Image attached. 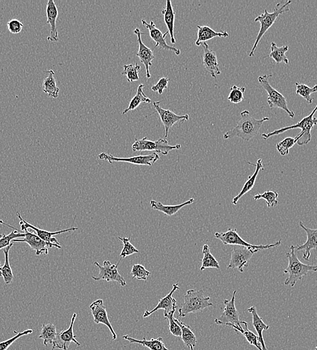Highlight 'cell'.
I'll return each mask as SVG.
<instances>
[{
    "instance_id": "1",
    "label": "cell",
    "mask_w": 317,
    "mask_h": 350,
    "mask_svg": "<svg viewBox=\"0 0 317 350\" xmlns=\"http://www.w3.org/2000/svg\"><path fill=\"white\" fill-rule=\"evenodd\" d=\"M269 120L268 117L257 119L251 116L249 111L244 110L240 113V119L235 127L224 133L223 139L238 137L242 140L248 141L259 132L262 123Z\"/></svg>"
},
{
    "instance_id": "2",
    "label": "cell",
    "mask_w": 317,
    "mask_h": 350,
    "mask_svg": "<svg viewBox=\"0 0 317 350\" xmlns=\"http://www.w3.org/2000/svg\"><path fill=\"white\" fill-rule=\"evenodd\" d=\"M316 111L317 105L310 115L303 118L302 120L299 121V122L296 123V124L276 129V130L272 131V132L270 133H262V137L264 140H266V139L269 138L270 137L274 136V135H279L281 134V133L286 132L287 131L291 130V129L298 128L302 129V131H301L300 133L295 137V139H296L297 141L296 143H298V145H301V146H302V145L308 144L311 140V137H312V135H311V130H312L313 127L317 124V118L314 117L315 113H316Z\"/></svg>"
},
{
    "instance_id": "3",
    "label": "cell",
    "mask_w": 317,
    "mask_h": 350,
    "mask_svg": "<svg viewBox=\"0 0 317 350\" xmlns=\"http://www.w3.org/2000/svg\"><path fill=\"white\" fill-rule=\"evenodd\" d=\"M291 252L287 253L286 257L288 259V268L284 270L285 274H288V277L285 280L286 286L294 287L297 282L302 280L303 277L306 276L309 272H317L316 266L306 265L298 260L295 252V246H290Z\"/></svg>"
},
{
    "instance_id": "4",
    "label": "cell",
    "mask_w": 317,
    "mask_h": 350,
    "mask_svg": "<svg viewBox=\"0 0 317 350\" xmlns=\"http://www.w3.org/2000/svg\"><path fill=\"white\" fill-rule=\"evenodd\" d=\"M291 3H292V1H290V0L285 2V3L283 4H282V2H279V3L277 4L276 8H275L274 11L272 13H270V12L267 11V10L265 9L264 10V13L258 16L257 17L254 19V21L259 22L260 24V28L258 35L256 36L255 42H254L253 46H252L251 51H250L249 53H248V56H254V52H255L258 42L261 40L262 36H263L266 31L271 27L273 24L276 21L277 18L279 17V16L290 10L289 6L290 5Z\"/></svg>"
},
{
    "instance_id": "5",
    "label": "cell",
    "mask_w": 317,
    "mask_h": 350,
    "mask_svg": "<svg viewBox=\"0 0 317 350\" xmlns=\"http://www.w3.org/2000/svg\"><path fill=\"white\" fill-rule=\"evenodd\" d=\"M210 297L204 296L203 290H189L187 291L184 303L179 309L178 317H185L190 313L203 312L204 309L213 306L209 303Z\"/></svg>"
},
{
    "instance_id": "6",
    "label": "cell",
    "mask_w": 317,
    "mask_h": 350,
    "mask_svg": "<svg viewBox=\"0 0 317 350\" xmlns=\"http://www.w3.org/2000/svg\"><path fill=\"white\" fill-rule=\"evenodd\" d=\"M273 76V74L262 75L258 77V80L262 88L264 89L268 94L267 103L270 109L279 108L284 110L289 115L290 118H294L295 113L288 108L286 97L281 94L278 90L275 89L268 82V78Z\"/></svg>"
},
{
    "instance_id": "7",
    "label": "cell",
    "mask_w": 317,
    "mask_h": 350,
    "mask_svg": "<svg viewBox=\"0 0 317 350\" xmlns=\"http://www.w3.org/2000/svg\"><path fill=\"white\" fill-rule=\"evenodd\" d=\"M180 144L171 145L168 143L166 139L159 138L157 140L153 141L149 140L147 137L141 139H136V141L132 145L133 152L155 151L161 155L166 156L169 152L173 149L180 148Z\"/></svg>"
},
{
    "instance_id": "8",
    "label": "cell",
    "mask_w": 317,
    "mask_h": 350,
    "mask_svg": "<svg viewBox=\"0 0 317 350\" xmlns=\"http://www.w3.org/2000/svg\"><path fill=\"white\" fill-rule=\"evenodd\" d=\"M215 237L221 240L225 245L242 246L246 247L253 248L256 250H265L280 246L282 240L275 242L274 244L266 245H252L248 242L244 241L241 236L238 234L237 230L235 228H229L225 232H216Z\"/></svg>"
},
{
    "instance_id": "9",
    "label": "cell",
    "mask_w": 317,
    "mask_h": 350,
    "mask_svg": "<svg viewBox=\"0 0 317 350\" xmlns=\"http://www.w3.org/2000/svg\"><path fill=\"white\" fill-rule=\"evenodd\" d=\"M236 290H234L230 300L223 301L224 309L219 318L216 319V324L219 325H226L234 328L238 327L242 328L241 324L244 321L240 320L239 313L236 309L235 305Z\"/></svg>"
},
{
    "instance_id": "10",
    "label": "cell",
    "mask_w": 317,
    "mask_h": 350,
    "mask_svg": "<svg viewBox=\"0 0 317 350\" xmlns=\"http://www.w3.org/2000/svg\"><path fill=\"white\" fill-rule=\"evenodd\" d=\"M258 250L242 246H234L232 252L231 260L227 266L228 269H237L240 272H244L247 268L252 257Z\"/></svg>"
},
{
    "instance_id": "11",
    "label": "cell",
    "mask_w": 317,
    "mask_h": 350,
    "mask_svg": "<svg viewBox=\"0 0 317 350\" xmlns=\"http://www.w3.org/2000/svg\"><path fill=\"white\" fill-rule=\"evenodd\" d=\"M120 262V261H119L116 264H112L110 261H105L103 266H101L98 262H95L94 264L100 269V274L97 277L92 276V278L96 281L106 280L107 282H116L123 287L126 286V280L118 270Z\"/></svg>"
},
{
    "instance_id": "12",
    "label": "cell",
    "mask_w": 317,
    "mask_h": 350,
    "mask_svg": "<svg viewBox=\"0 0 317 350\" xmlns=\"http://www.w3.org/2000/svg\"><path fill=\"white\" fill-rule=\"evenodd\" d=\"M99 159L102 161L108 162L112 163L114 162H123V163H128L136 165H145L149 167H152L153 164L156 163L159 159V155L157 153L150 154L149 155L137 156V157L130 158H118L108 153H103L99 155Z\"/></svg>"
},
{
    "instance_id": "13",
    "label": "cell",
    "mask_w": 317,
    "mask_h": 350,
    "mask_svg": "<svg viewBox=\"0 0 317 350\" xmlns=\"http://www.w3.org/2000/svg\"><path fill=\"white\" fill-rule=\"evenodd\" d=\"M18 218L20 220V225L21 226L22 231H24L25 230H28L29 228L34 230V232L37 234V235L41 238L42 240L44 241L48 242V243H51L56 244L58 246V248H61L62 246L58 242V240L56 239L55 237H53L54 236L57 235V234H60L64 233V232L75 231V230H78V228H68V229L60 230V231L57 232H49L46 231V230L40 229V228L32 225V224L28 223L26 220H24L23 218L21 217V214L19 212L17 213Z\"/></svg>"
},
{
    "instance_id": "14",
    "label": "cell",
    "mask_w": 317,
    "mask_h": 350,
    "mask_svg": "<svg viewBox=\"0 0 317 350\" xmlns=\"http://www.w3.org/2000/svg\"><path fill=\"white\" fill-rule=\"evenodd\" d=\"M160 102H153V107L158 113L161 121L165 127V137H168L169 129L175 124V123L189 120V115H177L173 113L170 109H164L160 107Z\"/></svg>"
},
{
    "instance_id": "15",
    "label": "cell",
    "mask_w": 317,
    "mask_h": 350,
    "mask_svg": "<svg viewBox=\"0 0 317 350\" xmlns=\"http://www.w3.org/2000/svg\"><path fill=\"white\" fill-rule=\"evenodd\" d=\"M143 25L146 27L147 29L149 30V35H150L151 39L156 43L155 46H159L161 48L164 50L171 51L175 53L176 56L180 55V50L179 48H175L174 46L168 45L166 42V36L169 33L168 31L165 32L164 34L158 29L155 26L154 22L151 21L150 23H148L145 19L141 20Z\"/></svg>"
},
{
    "instance_id": "16",
    "label": "cell",
    "mask_w": 317,
    "mask_h": 350,
    "mask_svg": "<svg viewBox=\"0 0 317 350\" xmlns=\"http://www.w3.org/2000/svg\"><path fill=\"white\" fill-rule=\"evenodd\" d=\"M23 232L25 234V237L22 239L13 240V242H26L31 246L32 249L35 251L37 256H41V255L47 256L49 254V248L53 247V246L58 248V246L56 244L48 243V242L44 241L37 234L30 232L28 231V230H25Z\"/></svg>"
},
{
    "instance_id": "17",
    "label": "cell",
    "mask_w": 317,
    "mask_h": 350,
    "mask_svg": "<svg viewBox=\"0 0 317 350\" xmlns=\"http://www.w3.org/2000/svg\"><path fill=\"white\" fill-rule=\"evenodd\" d=\"M90 311H92L93 317H94V322L96 324H104L106 325L110 329L113 336V340H116L117 335L111 324L108 312H107L106 307L104 306V301L102 299H98L94 301L89 306Z\"/></svg>"
},
{
    "instance_id": "18",
    "label": "cell",
    "mask_w": 317,
    "mask_h": 350,
    "mask_svg": "<svg viewBox=\"0 0 317 350\" xmlns=\"http://www.w3.org/2000/svg\"><path fill=\"white\" fill-rule=\"evenodd\" d=\"M76 316H77L76 313H74L73 315H72L71 323H70L69 328L66 329V330L62 331L58 333L55 342L52 345V350L55 349L67 350L70 346V343L72 342V341L75 343L78 346H80V343L76 340V336L73 331L74 321L76 320Z\"/></svg>"
},
{
    "instance_id": "19",
    "label": "cell",
    "mask_w": 317,
    "mask_h": 350,
    "mask_svg": "<svg viewBox=\"0 0 317 350\" xmlns=\"http://www.w3.org/2000/svg\"><path fill=\"white\" fill-rule=\"evenodd\" d=\"M134 33L137 36V41L139 42V52L137 54V56L139 57L141 63L146 68V77L147 79H149L151 78L150 67L152 66L155 56L152 50L143 43L142 35L145 34L143 33L139 28L134 30Z\"/></svg>"
},
{
    "instance_id": "20",
    "label": "cell",
    "mask_w": 317,
    "mask_h": 350,
    "mask_svg": "<svg viewBox=\"0 0 317 350\" xmlns=\"http://www.w3.org/2000/svg\"><path fill=\"white\" fill-rule=\"evenodd\" d=\"M299 225L306 232L307 240L302 245L298 244L295 246V249L297 251H304L303 253V259L306 261L310 260L311 251L317 249V228L311 229L304 226L302 221L299 222Z\"/></svg>"
},
{
    "instance_id": "21",
    "label": "cell",
    "mask_w": 317,
    "mask_h": 350,
    "mask_svg": "<svg viewBox=\"0 0 317 350\" xmlns=\"http://www.w3.org/2000/svg\"><path fill=\"white\" fill-rule=\"evenodd\" d=\"M201 45L203 46L204 51L203 66L205 67L206 71L213 78H216L217 76H219L221 73L219 69V64H218L217 54L213 51L210 49L207 42H203Z\"/></svg>"
},
{
    "instance_id": "22",
    "label": "cell",
    "mask_w": 317,
    "mask_h": 350,
    "mask_svg": "<svg viewBox=\"0 0 317 350\" xmlns=\"http://www.w3.org/2000/svg\"><path fill=\"white\" fill-rule=\"evenodd\" d=\"M179 287L178 284L173 285L172 290L166 296L163 297L160 301H159L158 305L153 309L152 311H149L147 309H145L144 314H143V318H147L152 315L153 313L156 312L157 311L163 309L164 310V313H168L171 312L173 309L177 308V301L173 298V294L177 290H179Z\"/></svg>"
},
{
    "instance_id": "23",
    "label": "cell",
    "mask_w": 317,
    "mask_h": 350,
    "mask_svg": "<svg viewBox=\"0 0 317 350\" xmlns=\"http://www.w3.org/2000/svg\"><path fill=\"white\" fill-rule=\"evenodd\" d=\"M58 10L54 0H49L48 2L47 8H46V14H47V23L51 26L50 35L48 39L50 41L57 42L59 40V36L57 28H56V20H57Z\"/></svg>"
},
{
    "instance_id": "24",
    "label": "cell",
    "mask_w": 317,
    "mask_h": 350,
    "mask_svg": "<svg viewBox=\"0 0 317 350\" xmlns=\"http://www.w3.org/2000/svg\"><path fill=\"white\" fill-rule=\"evenodd\" d=\"M247 163L250 165L255 166V171H254L253 175H250L249 177H248L247 181H246L245 184H244V187L242 188V189L241 190V191L240 192L239 194H238V195H236L235 197L233 198V200H232V204H233L234 205H237L238 202H239V200L241 199V197H243L244 195H246V194L248 193L250 190L252 189V188H253L254 185H255L256 178H257L258 173H259L260 171H263L264 170L261 159H258L256 165L250 163L249 162H247Z\"/></svg>"
},
{
    "instance_id": "25",
    "label": "cell",
    "mask_w": 317,
    "mask_h": 350,
    "mask_svg": "<svg viewBox=\"0 0 317 350\" xmlns=\"http://www.w3.org/2000/svg\"><path fill=\"white\" fill-rule=\"evenodd\" d=\"M248 311L252 315V325H253L254 328L255 329L256 332H257L258 342L260 343L262 349L268 350L266 349L265 343H264L262 332H263V331L268 330L270 327L263 322L261 317L258 315L255 307H250L248 309Z\"/></svg>"
},
{
    "instance_id": "26",
    "label": "cell",
    "mask_w": 317,
    "mask_h": 350,
    "mask_svg": "<svg viewBox=\"0 0 317 350\" xmlns=\"http://www.w3.org/2000/svg\"><path fill=\"white\" fill-rule=\"evenodd\" d=\"M198 34L197 39L195 44L197 46H201L203 42H206L207 40H211L215 37L226 38L229 36L227 31L218 32L212 29L208 26H197Z\"/></svg>"
},
{
    "instance_id": "27",
    "label": "cell",
    "mask_w": 317,
    "mask_h": 350,
    "mask_svg": "<svg viewBox=\"0 0 317 350\" xmlns=\"http://www.w3.org/2000/svg\"><path fill=\"white\" fill-rule=\"evenodd\" d=\"M161 13L164 16V21L167 29H168L167 31L169 32V35H170L171 42L172 44H175L176 42L174 36L175 13L171 0H167L166 4H165V7L163 8Z\"/></svg>"
},
{
    "instance_id": "28",
    "label": "cell",
    "mask_w": 317,
    "mask_h": 350,
    "mask_svg": "<svg viewBox=\"0 0 317 350\" xmlns=\"http://www.w3.org/2000/svg\"><path fill=\"white\" fill-rule=\"evenodd\" d=\"M195 202V199L194 198H191L189 201L184 202L183 204H179V205L165 206L163 205L160 202H157L153 199L151 200L150 204L151 207L153 209L163 212L167 216H171L177 214L185 206L191 205Z\"/></svg>"
},
{
    "instance_id": "29",
    "label": "cell",
    "mask_w": 317,
    "mask_h": 350,
    "mask_svg": "<svg viewBox=\"0 0 317 350\" xmlns=\"http://www.w3.org/2000/svg\"><path fill=\"white\" fill-rule=\"evenodd\" d=\"M125 340L129 341L131 343H139L143 346L147 347L149 350H169L165 347L163 343V339L161 337L157 339H151L147 340L145 337L143 339H137L132 338L128 335H125L122 337Z\"/></svg>"
},
{
    "instance_id": "30",
    "label": "cell",
    "mask_w": 317,
    "mask_h": 350,
    "mask_svg": "<svg viewBox=\"0 0 317 350\" xmlns=\"http://www.w3.org/2000/svg\"><path fill=\"white\" fill-rule=\"evenodd\" d=\"M45 73L48 74V76L43 81L42 90H43V92L46 93L50 97H52V98H57L59 96L60 90V88H58L56 79L54 78L55 73H54V71L52 70L46 71Z\"/></svg>"
},
{
    "instance_id": "31",
    "label": "cell",
    "mask_w": 317,
    "mask_h": 350,
    "mask_svg": "<svg viewBox=\"0 0 317 350\" xmlns=\"http://www.w3.org/2000/svg\"><path fill=\"white\" fill-rule=\"evenodd\" d=\"M175 322L180 327L182 330V339L186 346L189 347L190 350H194V347L197 344V337L191 327L189 325H186L185 323L179 321L177 319H175Z\"/></svg>"
},
{
    "instance_id": "32",
    "label": "cell",
    "mask_w": 317,
    "mask_h": 350,
    "mask_svg": "<svg viewBox=\"0 0 317 350\" xmlns=\"http://www.w3.org/2000/svg\"><path fill=\"white\" fill-rule=\"evenodd\" d=\"M13 246V243L12 242L9 246L3 249L4 254H5V262L4 266L0 268V277H3L6 285L11 284L14 279L13 270H12L9 261V253Z\"/></svg>"
},
{
    "instance_id": "33",
    "label": "cell",
    "mask_w": 317,
    "mask_h": 350,
    "mask_svg": "<svg viewBox=\"0 0 317 350\" xmlns=\"http://www.w3.org/2000/svg\"><path fill=\"white\" fill-rule=\"evenodd\" d=\"M144 84H140L139 86L138 90H137V92L136 95L130 102L128 108L125 109L122 112V115L126 114L129 111H134L135 109L138 108L141 103H151V100L145 94L144 91H143V88H144Z\"/></svg>"
},
{
    "instance_id": "34",
    "label": "cell",
    "mask_w": 317,
    "mask_h": 350,
    "mask_svg": "<svg viewBox=\"0 0 317 350\" xmlns=\"http://www.w3.org/2000/svg\"><path fill=\"white\" fill-rule=\"evenodd\" d=\"M289 47L288 45L280 46H277L276 42H271L270 45V53L268 57L272 58L276 62L277 64H280L284 62V64H289L288 58L286 56V53L288 52Z\"/></svg>"
},
{
    "instance_id": "35",
    "label": "cell",
    "mask_w": 317,
    "mask_h": 350,
    "mask_svg": "<svg viewBox=\"0 0 317 350\" xmlns=\"http://www.w3.org/2000/svg\"><path fill=\"white\" fill-rule=\"evenodd\" d=\"M203 258L202 260V266L200 270L204 271L207 268H215L220 270L219 262L216 260L215 257L212 255L209 246L204 244L203 247Z\"/></svg>"
},
{
    "instance_id": "36",
    "label": "cell",
    "mask_w": 317,
    "mask_h": 350,
    "mask_svg": "<svg viewBox=\"0 0 317 350\" xmlns=\"http://www.w3.org/2000/svg\"><path fill=\"white\" fill-rule=\"evenodd\" d=\"M57 334L55 325L53 323H48V324H43L42 326L41 332L39 338L43 339L44 345L48 346V343L53 345V343L55 342Z\"/></svg>"
},
{
    "instance_id": "37",
    "label": "cell",
    "mask_w": 317,
    "mask_h": 350,
    "mask_svg": "<svg viewBox=\"0 0 317 350\" xmlns=\"http://www.w3.org/2000/svg\"><path fill=\"white\" fill-rule=\"evenodd\" d=\"M295 84L296 86V94L302 96L308 104H311L313 102V98L311 95L317 92V85L310 88L306 84H299L298 82L295 83Z\"/></svg>"
},
{
    "instance_id": "38",
    "label": "cell",
    "mask_w": 317,
    "mask_h": 350,
    "mask_svg": "<svg viewBox=\"0 0 317 350\" xmlns=\"http://www.w3.org/2000/svg\"><path fill=\"white\" fill-rule=\"evenodd\" d=\"M141 70V66L135 63L134 64L124 65V71L122 74L126 76L128 82H133L139 80V73Z\"/></svg>"
},
{
    "instance_id": "39",
    "label": "cell",
    "mask_w": 317,
    "mask_h": 350,
    "mask_svg": "<svg viewBox=\"0 0 317 350\" xmlns=\"http://www.w3.org/2000/svg\"><path fill=\"white\" fill-rule=\"evenodd\" d=\"M279 194L278 192L267 191L262 194H257L254 196V200L264 199L267 204V207L273 208L278 205V201Z\"/></svg>"
},
{
    "instance_id": "40",
    "label": "cell",
    "mask_w": 317,
    "mask_h": 350,
    "mask_svg": "<svg viewBox=\"0 0 317 350\" xmlns=\"http://www.w3.org/2000/svg\"><path fill=\"white\" fill-rule=\"evenodd\" d=\"M176 309L177 308L173 309L171 312L168 313H164V317L165 319H166V320L168 321L169 329L171 334H172L173 336L181 337L182 330L180 327L175 322L174 317H173L174 316Z\"/></svg>"
},
{
    "instance_id": "41",
    "label": "cell",
    "mask_w": 317,
    "mask_h": 350,
    "mask_svg": "<svg viewBox=\"0 0 317 350\" xmlns=\"http://www.w3.org/2000/svg\"><path fill=\"white\" fill-rule=\"evenodd\" d=\"M296 142V139L291 137H286L284 140L277 143V151L281 155L285 157V156L289 155L290 149L292 148Z\"/></svg>"
},
{
    "instance_id": "42",
    "label": "cell",
    "mask_w": 317,
    "mask_h": 350,
    "mask_svg": "<svg viewBox=\"0 0 317 350\" xmlns=\"http://www.w3.org/2000/svg\"><path fill=\"white\" fill-rule=\"evenodd\" d=\"M246 88L244 86L239 88L236 85L232 87L231 90L229 95H228V99L232 103L234 104H238L241 103L244 100V94L245 92Z\"/></svg>"
},
{
    "instance_id": "43",
    "label": "cell",
    "mask_w": 317,
    "mask_h": 350,
    "mask_svg": "<svg viewBox=\"0 0 317 350\" xmlns=\"http://www.w3.org/2000/svg\"><path fill=\"white\" fill-rule=\"evenodd\" d=\"M118 239L122 240L123 242V249L120 255V258H126V257L132 256L134 254H138L139 251L130 242V238L118 237Z\"/></svg>"
},
{
    "instance_id": "44",
    "label": "cell",
    "mask_w": 317,
    "mask_h": 350,
    "mask_svg": "<svg viewBox=\"0 0 317 350\" xmlns=\"http://www.w3.org/2000/svg\"><path fill=\"white\" fill-rule=\"evenodd\" d=\"M25 236V233H21V232L16 231V230L11 232V233L8 234V235H6V234L0 235V249L7 248L11 244V242L13 241V240L17 239L18 238H23Z\"/></svg>"
},
{
    "instance_id": "45",
    "label": "cell",
    "mask_w": 317,
    "mask_h": 350,
    "mask_svg": "<svg viewBox=\"0 0 317 350\" xmlns=\"http://www.w3.org/2000/svg\"><path fill=\"white\" fill-rule=\"evenodd\" d=\"M133 279H137L138 280L146 281L147 278L151 275V272L146 270L143 265L134 264L132 266L130 272Z\"/></svg>"
},
{
    "instance_id": "46",
    "label": "cell",
    "mask_w": 317,
    "mask_h": 350,
    "mask_svg": "<svg viewBox=\"0 0 317 350\" xmlns=\"http://www.w3.org/2000/svg\"><path fill=\"white\" fill-rule=\"evenodd\" d=\"M243 324L245 325V329H244L243 332L241 334L243 335L244 337L246 339L248 342L250 343V345H254L258 350H262L261 346L259 345V342H258V337L257 335L254 334L253 332L249 330L248 327V323L244 321Z\"/></svg>"
},
{
    "instance_id": "47",
    "label": "cell",
    "mask_w": 317,
    "mask_h": 350,
    "mask_svg": "<svg viewBox=\"0 0 317 350\" xmlns=\"http://www.w3.org/2000/svg\"><path fill=\"white\" fill-rule=\"evenodd\" d=\"M33 332V331L32 330V329H27V330L24 331L23 332L21 333L16 332L17 333V335H16L15 336L0 343V350H7L9 348V347L11 346L15 341H17L18 339L20 338V337L31 334Z\"/></svg>"
},
{
    "instance_id": "48",
    "label": "cell",
    "mask_w": 317,
    "mask_h": 350,
    "mask_svg": "<svg viewBox=\"0 0 317 350\" xmlns=\"http://www.w3.org/2000/svg\"><path fill=\"white\" fill-rule=\"evenodd\" d=\"M8 29L12 34H19L23 30V22L17 19H12L7 22Z\"/></svg>"
},
{
    "instance_id": "49",
    "label": "cell",
    "mask_w": 317,
    "mask_h": 350,
    "mask_svg": "<svg viewBox=\"0 0 317 350\" xmlns=\"http://www.w3.org/2000/svg\"><path fill=\"white\" fill-rule=\"evenodd\" d=\"M169 81V79L165 78V77L159 79L158 82H157L156 84L153 85L152 88H151V90H152L153 92H158L159 94H162L163 91H164V90L167 88V86H168Z\"/></svg>"
},
{
    "instance_id": "50",
    "label": "cell",
    "mask_w": 317,
    "mask_h": 350,
    "mask_svg": "<svg viewBox=\"0 0 317 350\" xmlns=\"http://www.w3.org/2000/svg\"><path fill=\"white\" fill-rule=\"evenodd\" d=\"M315 350H317V345H316V348H315Z\"/></svg>"
},
{
    "instance_id": "51",
    "label": "cell",
    "mask_w": 317,
    "mask_h": 350,
    "mask_svg": "<svg viewBox=\"0 0 317 350\" xmlns=\"http://www.w3.org/2000/svg\"><path fill=\"white\" fill-rule=\"evenodd\" d=\"M0 266H1V262H0Z\"/></svg>"
}]
</instances>
